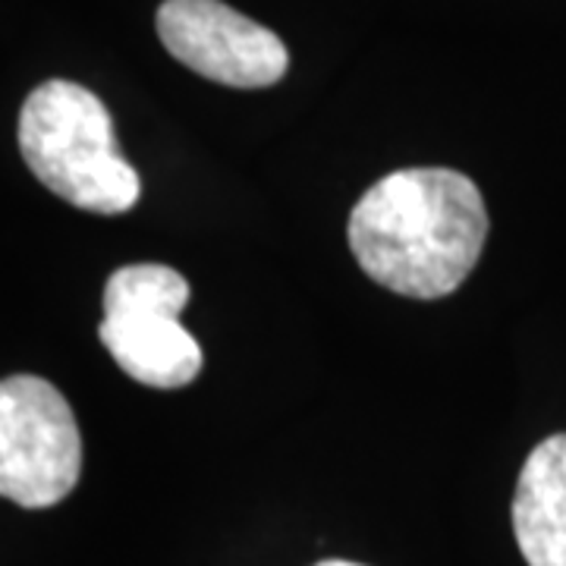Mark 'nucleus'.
Listing matches in <instances>:
<instances>
[{
	"instance_id": "1",
	"label": "nucleus",
	"mask_w": 566,
	"mask_h": 566,
	"mask_svg": "<svg viewBox=\"0 0 566 566\" xmlns=\"http://www.w3.org/2000/svg\"><path fill=\"white\" fill-rule=\"evenodd\" d=\"M485 240L488 208L479 186L447 167L387 174L349 214V249L359 268L409 300L457 293Z\"/></svg>"
},
{
	"instance_id": "2",
	"label": "nucleus",
	"mask_w": 566,
	"mask_h": 566,
	"mask_svg": "<svg viewBox=\"0 0 566 566\" xmlns=\"http://www.w3.org/2000/svg\"><path fill=\"white\" fill-rule=\"evenodd\" d=\"M20 151L54 196L82 211L123 214L139 202V174L123 158L107 107L85 85L51 80L25 98Z\"/></svg>"
},
{
	"instance_id": "3",
	"label": "nucleus",
	"mask_w": 566,
	"mask_h": 566,
	"mask_svg": "<svg viewBox=\"0 0 566 566\" xmlns=\"http://www.w3.org/2000/svg\"><path fill=\"white\" fill-rule=\"evenodd\" d=\"M189 283L167 264H126L104 286V349L145 387L174 390L202 371V346L180 324Z\"/></svg>"
},
{
	"instance_id": "4",
	"label": "nucleus",
	"mask_w": 566,
	"mask_h": 566,
	"mask_svg": "<svg viewBox=\"0 0 566 566\" xmlns=\"http://www.w3.org/2000/svg\"><path fill=\"white\" fill-rule=\"evenodd\" d=\"M82 472L76 416L57 387L35 375L0 381V497L44 510L61 504Z\"/></svg>"
},
{
	"instance_id": "5",
	"label": "nucleus",
	"mask_w": 566,
	"mask_h": 566,
	"mask_svg": "<svg viewBox=\"0 0 566 566\" xmlns=\"http://www.w3.org/2000/svg\"><path fill=\"white\" fill-rule=\"evenodd\" d=\"M158 35L170 57L230 88H268L290 66L286 44L271 29L221 0H164Z\"/></svg>"
},
{
	"instance_id": "6",
	"label": "nucleus",
	"mask_w": 566,
	"mask_h": 566,
	"mask_svg": "<svg viewBox=\"0 0 566 566\" xmlns=\"http://www.w3.org/2000/svg\"><path fill=\"white\" fill-rule=\"evenodd\" d=\"M513 532L528 566H566V431L526 457L513 494Z\"/></svg>"
},
{
	"instance_id": "7",
	"label": "nucleus",
	"mask_w": 566,
	"mask_h": 566,
	"mask_svg": "<svg viewBox=\"0 0 566 566\" xmlns=\"http://www.w3.org/2000/svg\"><path fill=\"white\" fill-rule=\"evenodd\" d=\"M315 566H365V564H353V560H322Z\"/></svg>"
}]
</instances>
